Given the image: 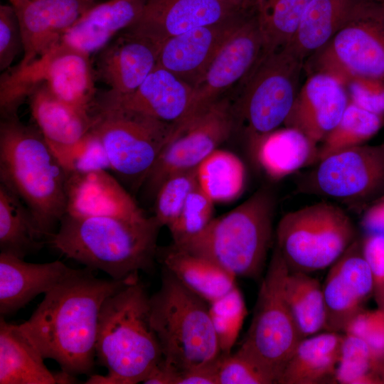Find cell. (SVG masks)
<instances>
[{"mask_svg": "<svg viewBox=\"0 0 384 384\" xmlns=\"http://www.w3.org/2000/svg\"><path fill=\"white\" fill-rule=\"evenodd\" d=\"M65 213L143 220L147 216L126 188L108 171L70 173L66 186Z\"/></svg>", "mask_w": 384, "mask_h": 384, "instance_id": "obj_21", "label": "cell"}, {"mask_svg": "<svg viewBox=\"0 0 384 384\" xmlns=\"http://www.w3.org/2000/svg\"><path fill=\"white\" fill-rule=\"evenodd\" d=\"M288 272L283 257L274 246L250 326L238 349L272 377L275 383L302 339L284 297Z\"/></svg>", "mask_w": 384, "mask_h": 384, "instance_id": "obj_11", "label": "cell"}, {"mask_svg": "<svg viewBox=\"0 0 384 384\" xmlns=\"http://www.w3.org/2000/svg\"><path fill=\"white\" fill-rule=\"evenodd\" d=\"M380 378H381L383 383H384V361L383 362V364L380 368Z\"/></svg>", "mask_w": 384, "mask_h": 384, "instance_id": "obj_50", "label": "cell"}, {"mask_svg": "<svg viewBox=\"0 0 384 384\" xmlns=\"http://www.w3.org/2000/svg\"><path fill=\"white\" fill-rule=\"evenodd\" d=\"M228 3L243 13L256 12L257 6L260 0H221Z\"/></svg>", "mask_w": 384, "mask_h": 384, "instance_id": "obj_49", "label": "cell"}, {"mask_svg": "<svg viewBox=\"0 0 384 384\" xmlns=\"http://www.w3.org/2000/svg\"><path fill=\"white\" fill-rule=\"evenodd\" d=\"M343 336L326 331L302 338L286 363L278 384L336 383Z\"/></svg>", "mask_w": 384, "mask_h": 384, "instance_id": "obj_29", "label": "cell"}, {"mask_svg": "<svg viewBox=\"0 0 384 384\" xmlns=\"http://www.w3.org/2000/svg\"><path fill=\"white\" fill-rule=\"evenodd\" d=\"M361 241L372 275L373 296L377 308L384 310V234L366 233Z\"/></svg>", "mask_w": 384, "mask_h": 384, "instance_id": "obj_44", "label": "cell"}, {"mask_svg": "<svg viewBox=\"0 0 384 384\" xmlns=\"http://www.w3.org/2000/svg\"><path fill=\"white\" fill-rule=\"evenodd\" d=\"M53 151L68 174L112 171L103 144L92 129L74 144Z\"/></svg>", "mask_w": 384, "mask_h": 384, "instance_id": "obj_40", "label": "cell"}, {"mask_svg": "<svg viewBox=\"0 0 384 384\" xmlns=\"http://www.w3.org/2000/svg\"><path fill=\"white\" fill-rule=\"evenodd\" d=\"M275 197L260 188L198 234L174 246L215 263L235 277L257 279L274 236Z\"/></svg>", "mask_w": 384, "mask_h": 384, "instance_id": "obj_5", "label": "cell"}, {"mask_svg": "<svg viewBox=\"0 0 384 384\" xmlns=\"http://www.w3.org/2000/svg\"><path fill=\"white\" fill-rule=\"evenodd\" d=\"M312 0H260L256 16L262 32L263 52L286 46Z\"/></svg>", "mask_w": 384, "mask_h": 384, "instance_id": "obj_36", "label": "cell"}, {"mask_svg": "<svg viewBox=\"0 0 384 384\" xmlns=\"http://www.w3.org/2000/svg\"><path fill=\"white\" fill-rule=\"evenodd\" d=\"M198 186L215 203L238 198L246 183V169L234 153L217 149L196 167Z\"/></svg>", "mask_w": 384, "mask_h": 384, "instance_id": "obj_34", "label": "cell"}, {"mask_svg": "<svg viewBox=\"0 0 384 384\" xmlns=\"http://www.w3.org/2000/svg\"><path fill=\"white\" fill-rule=\"evenodd\" d=\"M384 123V116L349 101L340 121L319 145L318 161L334 153L365 144Z\"/></svg>", "mask_w": 384, "mask_h": 384, "instance_id": "obj_35", "label": "cell"}, {"mask_svg": "<svg viewBox=\"0 0 384 384\" xmlns=\"http://www.w3.org/2000/svg\"><path fill=\"white\" fill-rule=\"evenodd\" d=\"M242 14L247 13L221 0H147L139 18L125 31L161 46L191 29Z\"/></svg>", "mask_w": 384, "mask_h": 384, "instance_id": "obj_16", "label": "cell"}, {"mask_svg": "<svg viewBox=\"0 0 384 384\" xmlns=\"http://www.w3.org/2000/svg\"><path fill=\"white\" fill-rule=\"evenodd\" d=\"M90 56L60 41L28 65L8 69L0 80L1 117L17 110L36 85L45 83L62 101L92 112L96 100Z\"/></svg>", "mask_w": 384, "mask_h": 384, "instance_id": "obj_9", "label": "cell"}, {"mask_svg": "<svg viewBox=\"0 0 384 384\" xmlns=\"http://www.w3.org/2000/svg\"><path fill=\"white\" fill-rule=\"evenodd\" d=\"M85 1L97 2L99 0H85Z\"/></svg>", "mask_w": 384, "mask_h": 384, "instance_id": "obj_52", "label": "cell"}, {"mask_svg": "<svg viewBox=\"0 0 384 384\" xmlns=\"http://www.w3.org/2000/svg\"><path fill=\"white\" fill-rule=\"evenodd\" d=\"M69 174L38 127L1 117L0 183L29 208L46 239L65 213Z\"/></svg>", "mask_w": 384, "mask_h": 384, "instance_id": "obj_4", "label": "cell"}, {"mask_svg": "<svg viewBox=\"0 0 384 384\" xmlns=\"http://www.w3.org/2000/svg\"><path fill=\"white\" fill-rule=\"evenodd\" d=\"M233 107L227 99H217L176 124L141 188L154 198L171 175L196 168L231 135L235 124Z\"/></svg>", "mask_w": 384, "mask_h": 384, "instance_id": "obj_13", "label": "cell"}, {"mask_svg": "<svg viewBox=\"0 0 384 384\" xmlns=\"http://www.w3.org/2000/svg\"><path fill=\"white\" fill-rule=\"evenodd\" d=\"M211 320L222 354H229L247 315L243 296L238 287L209 304Z\"/></svg>", "mask_w": 384, "mask_h": 384, "instance_id": "obj_38", "label": "cell"}, {"mask_svg": "<svg viewBox=\"0 0 384 384\" xmlns=\"http://www.w3.org/2000/svg\"><path fill=\"white\" fill-rule=\"evenodd\" d=\"M16 14L23 55L16 66L36 60L61 41L66 31L97 2L85 0H9Z\"/></svg>", "mask_w": 384, "mask_h": 384, "instance_id": "obj_18", "label": "cell"}, {"mask_svg": "<svg viewBox=\"0 0 384 384\" xmlns=\"http://www.w3.org/2000/svg\"><path fill=\"white\" fill-rule=\"evenodd\" d=\"M147 0H107L87 10L61 41L88 55L97 53L140 16Z\"/></svg>", "mask_w": 384, "mask_h": 384, "instance_id": "obj_24", "label": "cell"}, {"mask_svg": "<svg viewBox=\"0 0 384 384\" xmlns=\"http://www.w3.org/2000/svg\"><path fill=\"white\" fill-rule=\"evenodd\" d=\"M307 60L309 73L325 72L344 85L358 81L384 88V7L359 0L351 19Z\"/></svg>", "mask_w": 384, "mask_h": 384, "instance_id": "obj_10", "label": "cell"}, {"mask_svg": "<svg viewBox=\"0 0 384 384\" xmlns=\"http://www.w3.org/2000/svg\"><path fill=\"white\" fill-rule=\"evenodd\" d=\"M349 102L345 85L321 71L302 85L284 125L295 128L317 145L340 121Z\"/></svg>", "mask_w": 384, "mask_h": 384, "instance_id": "obj_20", "label": "cell"}, {"mask_svg": "<svg viewBox=\"0 0 384 384\" xmlns=\"http://www.w3.org/2000/svg\"><path fill=\"white\" fill-rule=\"evenodd\" d=\"M304 63L285 47L262 53L245 78L237 108L233 107L248 137L284 124L300 89Z\"/></svg>", "mask_w": 384, "mask_h": 384, "instance_id": "obj_12", "label": "cell"}, {"mask_svg": "<svg viewBox=\"0 0 384 384\" xmlns=\"http://www.w3.org/2000/svg\"><path fill=\"white\" fill-rule=\"evenodd\" d=\"M326 311L325 331L343 333L351 319L373 296L370 270L356 239L330 267L322 284Z\"/></svg>", "mask_w": 384, "mask_h": 384, "instance_id": "obj_17", "label": "cell"}, {"mask_svg": "<svg viewBox=\"0 0 384 384\" xmlns=\"http://www.w3.org/2000/svg\"><path fill=\"white\" fill-rule=\"evenodd\" d=\"M27 97L32 117L53 150L74 144L93 127L92 112L62 101L43 82L34 86Z\"/></svg>", "mask_w": 384, "mask_h": 384, "instance_id": "obj_28", "label": "cell"}, {"mask_svg": "<svg viewBox=\"0 0 384 384\" xmlns=\"http://www.w3.org/2000/svg\"><path fill=\"white\" fill-rule=\"evenodd\" d=\"M179 373L167 364L164 358L158 363L142 383L177 384Z\"/></svg>", "mask_w": 384, "mask_h": 384, "instance_id": "obj_48", "label": "cell"}, {"mask_svg": "<svg viewBox=\"0 0 384 384\" xmlns=\"http://www.w3.org/2000/svg\"><path fill=\"white\" fill-rule=\"evenodd\" d=\"M382 364L363 340L344 334L336 370V380L341 384L383 383L380 378Z\"/></svg>", "mask_w": 384, "mask_h": 384, "instance_id": "obj_37", "label": "cell"}, {"mask_svg": "<svg viewBox=\"0 0 384 384\" xmlns=\"http://www.w3.org/2000/svg\"><path fill=\"white\" fill-rule=\"evenodd\" d=\"M263 48V38L255 12L245 17L228 36L193 87L191 115L245 78L260 59Z\"/></svg>", "mask_w": 384, "mask_h": 384, "instance_id": "obj_15", "label": "cell"}, {"mask_svg": "<svg viewBox=\"0 0 384 384\" xmlns=\"http://www.w3.org/2000/svg\"><path fill=\"white\" fill-rule=\"evenodd\" d=\"M197 186L196 168L175 173L164 181L154 198V215L162 227L168 228L176 220Z\"/></svg>", "mask_w": 384, "mask_h": 384, "instance_id": "obj_39", "label": "cell"}, {"mask_svg": "<svg viewBox=\"0 0 384 384\" xmlns=\"http://www.w3.org/2000/svg\"><path fill=\"white\" fill-rule=\"evenodd\" d=\"M160 47L124 31L97 53L95 77L110 87L108 92L129 94L156 66Z\"/></svg>", "mask_w": 384, "mask_h": 384, "instance_id": "obj_23", "label": "cell"}, {"mask_svg": "<svg viewBox=\"0 0 384 384\" xmlns=\"http://www.w3.org/2000/svg\"><path fill=\"white\" fill-rule=\"evenodd\" d=\"M250 14L198 27L167 39L161 45L157 65L194 87L225 40Z\"/></svg>", "mask_w": 384, "mask_h": 384, "instance_id": "obj_22", "label": "cell"}, {"mask_svg": "<svg viewBox=\"0 0 384 384\" xmlns=\"http://www.w3.org/2000/svg\"><path fill=\"white\" fill-rule=\"evenodd\" d=\"M73 269L60 261L30 263L0 253V313H15L41 293H46Z\"/></svg>", "mask_w": 384, "mask_h": 384, "instance_id": "obj_25", "label": "cell"}, {"mask_svg": "<svg viewBox=\"0 0 384 384\" xmlns=\"http://www.w3.org/2000/svg\"><path fill=\"white\" fill-rule=\"evenodd\" d=\"M317 163L301 185L308 192L353 203L384 195V142L347 149Z\"/></svg>", "mask_w": 384, "mask_h": 384, "instance_id": "obj_14", "label": "cell"}, {"mask_svg": "<svg viewBox=\"0 0 384 384\" xmlns=\"http://www.w3.org/2000/svg\"><path fill=\"white\" fill-rule=\"evenodd\" d=\"M359 0H312L292 40L284 46L304 61L351 19Z\"/></svg>", "mask_w": 384, "mask_h": 384, "instance_id": "obj_31", "label": "cell"}, {"mask_svg": "<svg viewBox=\"0 0 384 384\" xmlns=\"http://www.w3.org/2000/svg\"><path fill=\"white\" fill-rule=\"evenodd\" d=\"M343 334L363 340L375 357L384 361V310L363 309L348 323Z\"/></svg>", "mask_w": 384, "mask_h": 384, "instance_id": "obj_43", "label": "cell"}, {"mask_svg": "<svg viewBox=\"0 0 384 384\" xmlns=\"http://www.w3.org/2000/svg\"><path fill=\"white\" fill-rule=\"evenodd\" d=\"M161 286L149 297L150 319L164 361L179 373L221 355L209 304L163 268Z\"/></svg>", "mask_w": 384, "mask_h": 384, "instance_id": "obj_6", "label": "cell"}, {"mask_svg": "<svg viewBox=\"0 0 384 384\" xmlns=\"http://www.w3.org/2000/svg\"><path fill=\"white\" fill-rule=\"evenodd\" d=\"M361 224L366 233L384 234V195L369 205L362 215Z\"/></svg>", "mask_w": 384, "mask_h": 384, "instance_id": "obj_47", "label": "cell"}, {"mask_svg": "<svg viewBox=\"0 0 384 384\" xmlns=\"http://www.w3.org/2000/svg\"><path fill=\"white\" fill-rule=\"evenodd\" d=\"M161 227L154 215L136 220L65 213L48 240L66 257L125 280L153 267Z\"/></svg>", "mask_w": 384, "mask_h": 384, "instance_id": "obj_2", "label": "cell"}, {"mask_svg": "<svg viewBox=\"0 0 384 384\" xmlns=\"http://www.w3.org/2000/svg\"><path fill=\"white\" fill-rule=\"evenodd\" d=\"M214 202L198 187L186 201L176 220L168 227L174 244H178L201 233L213 218Z\"/></svg>", "mask_w": 384, "mask_h": 384, "instance_id": "obj_41", "label": "cell"}, {"mask_svg": "<svg viewBox=\"0 0 384 384\" xmlns=\"http://www.w3.org/2000/svg\"><path fill=\"white\" fill-rule=\"evenodd\" d=\"M44 358L21 329L19 325L0 320V384L74 383L65 371L53 373Z\"/></svg>", "mask_w": 384, "mask_h": 384, "instance_id": "obj_27", "label": "cell"}, {"mask_svg": "<svg viewBox=\"0 0 384 384\" xmlns=\"http://www.w3.org/2000/svg\"><path fill=\"white\" fill-rule=\"evenodd\" d=\"M248 139L255 163L272 180L318 162L319 145L295 128L284 126Z\"/></svg>", "mask_w": 384, "mask_h": 384, "instance_id": "obj_26", "label": "cell"}, {"mask_svg": "<svg viewBox=\"0 0 384 384\" xmlns=\"http://www.w3.org/2000/svg\"><path fill=\"white\" fill-rule=\"evenodd\" d=\"M106 375H90L88 384L143 383L163 353L150 319L149 297L139 279L109 296L100 312L96 346Z\"/></svg>", "mask_w": 384, "mask_h": 384, "instance_id": "obj_3", "label": "cell"}, {"mask_svg": "<svg viewBox=\"0 0 384 384\" xmlns=\"http://www.w3.org/2000/svg\"><path fill=\"white\" fill-rule=\"evenodd\" d=\"M357 238L351 217L327 201L287 213L274 231L289 271L307 274L330 267Z\"/></svg>", "mask_w": 384, "mask_h": 384, "instance_id": "obj_7", "label": "cell"}, {"mask_svg": "<svg viewBox=\"0 0 384 384\" xmlns=\"http://www.w3.org/2000/svg\"><path fill=\"white\" fill-rule=\"evenodd\" d=\"M220 357L214 362L180 373L177 384H218Z\"/></svg>", "mask_w": 384, "mask_h": 384, "instance_id": "obj_46", "label": "cell"}, {"mask_svg": "<svg viewBox=\"0 0 384 384\" xmlns=\"http://www.w3.org/2000/svg\"><path fill=\"white\" fill-rule=\"evenodd\" d=\"M384 7V0H373Z\"/></svg>", "mask_w": 384, "mask_h": 384, "instance_id": "obj_51", "label": "cell"}, {"mask_svg": "<svg viewBox=\"0 0 384 384\" xmlns=\"http://www.w3.org/2000/svg\"><path fill=\"white\" fill-rule=\"evenodd\" d=\"M46 239L26 205L0 183V251L23 259L39 250Z\"/></svg>", "mask_w": 384, "mask_h": 384, "instance_id": "obj_32", "label": "cell"}, {"mask_svg": "<svg viewBox=\"0 0 384 384\" xmlns=\"http://www.w3.org/2000/svg\"><path fill=\"white\" fill-rule=\"evenodd\" d=\"M92 129L101 139L112 171L139 190L177 124L118 106L95 103Z\"/></svg>", "mask_w": 384, "mask_h": 384, "instance_id": "obj_8", "label": "cell"}, {"mask_svg": "<svg viewBox=\"0 0 384 384\" xmlns=\"http://www.w3.org/2000/svg\"><path fill=\"white\" fill-rule=\"evenodd\" d=\"M23 50L19 22L13 6H0V70L5 71Z\"/></svg>", "mask_w": 384, "mask_h": 384, "instance_id": "obj_45", "label": "cell"}, {"mask_svg": "<svg viewBox=\"0 0 384 384\" xmlns=\"http://www.w3.org/2000/svg\"><path fill=\"white\" fill-rule=\"evenodd\" d=\"M193 87L158 65L132 92H108L97 97V104L134 110L170 124H178L193 111Z\"/></svg>", "mask_w": 384, "mask_h": 384, "instance_id": "obj_19", "label": "cell"}, {"mask_svg": "<svg viewBox=\"0 0 384 384\" xmlns=\"http://www.w3.org/2000/svg\"><path fill=\"white\" fill-rule=\"evenodd\" d=\"M94 270L73 269L45 293L21 329L42 356L55 361L72 375H90L96 358L99 316L105 300L138 277L125 280L96 277Z\"/></svg>", "mask_w": 384, "mask_h": 384, "instance_id": "obj_1", "label": "cell"}, {"mask_svg": "<svg viewBox=\"0 0 384 384\" xmlns=\"http://www.w3.org/2000/svg\"><path fill=\"white\" fill-rule=\"evenodd\" d=\"M218 384H272L274 380L238 350L222 354L218 368Z\"/></svg>", "mask_w": 384, "mask_h": 384, "instance_id": "obj_42", "label": "cell"}, {"mask_svg": "<svg viewBox=\"0 0 384 384\" xmlns=\"http://www.w3.org/2000/svg\"><path fill=\"white\" fill-rule=\"evenodd\" d=\"M284 297L302 338L325 330L326 311L322 284L309 274L288 272Z\"/></svg>", "mask_w": 384, "mask_h": 384, "instance_id": "obj_33", "label": "cell"}, {"mask_svg": "<svg viewBox=\"0 0 384 384\" xmlns=\"http://www.w3.org/2000/svg\"><path fill=\"white\" fill-rule=\"evenodd\" d=\"M156 259L184 287L209 304L237 287L236 277L228 271L173 245L158 249Z\"/></svg>", "mask_w": 384, "mask_h": 384, "instance_id": "obj_30", "label": "cell"}]
</instances>
